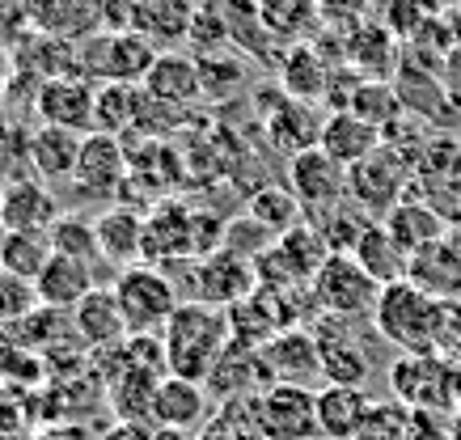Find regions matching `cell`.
<instances>
[{
    "mask_svg": "<svg viewBox=\"0 0 461 440\" xmlns=\"http://www.w3.org/2000/svg\"><path fill=\"white\" fill-rule=\"evenodd\" d=\"M276 250L284 255V263L293 267V275L301 280V284H309L313 275H318V267L330 258V246H326V238H321L313 225H296L288 229L280 242H276Z\"/></svg>",
    "mask_w": 461,
    "mask_h": 440,
    "instance_id": "obj_40",
    "label": "cell"
},
{
    "mask_svg": "<svg viewBox=\"0 0 461 440\" xmlns=\"http://www.w3.org/2000/svg\"><path fill=\"white\" fill-rule=\"evenodd\" d=\"M254 9L276 43H309V34L321 22L318 0H254Z\"/></svg>",
    "mask_w": 461,
    "mask_h": 440,
    "instance_id": "obj_35",
    "label": "cell"
},
{
    "mask_svg": "<svg viewBox=\"0 0 461 440\" xmlns=\"http://www.w3.org/2000/svg\"><path fill=\"white\" fill-rule=\"evenodd\" d=\"M81 140L77 131H64V128H39L30 136L26 144V157H30V170L34 178L42 183H72L77 174V157H81Z\"/></svg>",
    "mask_w": 461,
    "mask_h": 440,
    "instance_id": "obj_28",
    "label": "cell"
},
{
    "mask_svg": "<svg viewBox=\"0 0 461 440\" xmlns=\"http://www.w3.org/2000/svg\"><path fill=\"white\" fill-rule=\"evenodd\" d=\"M351 114H360L364 123H373L377 131H393V123L402 119V98L390 81H360L356 94H351Z\"/></svg>",
    "mask_w": 461,
    "mask_h": 440,
    "instance_id": "obj_42",
    "label": "cell"
},
{
    "mask_svg": "<svg viewBox=\"0 0 461 440\" xmlns=\"http://www.w3.org/2000/svg\"><path fill=\"white\" fill-rule=\"evenodd\" d=\"M381 225L390 229V238L402 246L406 255H415V250H423V246L448 238V220L436 212L432 203H420V199H402V203H393L390 212L381 216Z\"/></svg>",
    "mask_w": 461,
    "mask_h": 440,
    "instance_id": "obj_31",
    "label": "cell"
},
{
    "mask_svg": "<svg viewBox=\"0 0 461 440\" xmlns=\"http://www.w3.org/2000/svg\"><path fill=\"white\" fill-rule=\"evenodd\" d=\"M34 26L30 0H0V43H17Z\"/></svg>",
    "mask_w": 461,
    "mask_h": 440,
    "instance_id": "obj_45",
    "label": "cell"
},
{
    "mask_svg": "<svg viewBox=\"0 0 461 440\" xmlns=\"http://www.w3.org/2000/svg\"><path fill=\"white\" fill-rule=\"evenodd\" d=\"M5 136H9V131H0V178H5V166H9V153H5ZM5 183H9V178H5Z\"/></svg>",
    "mask_w": 461,
    "mask_h": 440,
    "instance_id": "obj_48",
    "label": "cell"
},
{
    "mask_svg": "<svg viewBox=\"0 0 461 440\" xmlns=\"http://www.w3.org/2000/svg\"><path fill=\"white\" fill-rule=\"evenodd\" d=\"M94 102H98V85L81 72H68V76L42 81L39 98H34V114L42 119V128H64L77 131V136H89L94 131Z\"/></svg>",
    "mask_w": 461,
    "mask_h": 440,
    "instance_id": "obj_9",
    "label": "cell"
},
{
    "mask_svg": "<svg viewBox=\"0 0 461 440\" xmlns=\"http://www.w3.org/2000/svg\"><path fill=\"white\" fill-rule=\"evenodd\" d=\"M208 415V390L186 377H161L153 390V419L174 432H191Z\"/></svg>",
    "mask_w": 461,
    "mask_h": 440,
    "instance_id": "obj_29",
    "label": "cell"
},
{
    "mask_svg": "<svg viewBox=\"0 0 461 440\" xmlns=\"http://www.w3.org/2000/svg\"><path fill=\"white\" fill-rule=\"evenodd\" d=\"M144 94L169 111H182V106H191L199 102V59L186 56V51H157L153 68L144 76Z\"/></svg>",
    "mask_w": 461,
    "mask_h": 440,
    "instance_id": "obj_21",
    "label": "cell"
},
{
    "mask_svg": "<svg viewBox=\"0 0 461 440\" xmlns=\"http://www.w3.org/2000/svg\"><path fill=\"white\" fill-rule=\"evenodd\" d=\"M406 432H411V407L390 398V402H373L368 407L356 440H406Z\"/></svg>",
    "mask_w": 461,
    "mask_h": 440,
    "instance_id": "obj_44",
    "label": "cell"
},
{
    "mask_svg": "<svg viewBox=\"0 0 461 440\" xmlns=\"http://www.w3.org/2000/svg\"><path fill=\"white\" fill-rule=\"evenodd\" d=\"M47 258H51V238H47V233L14 229V233L0 242V275H14V280L34 284L39 271L47 267Z\"/></svg>",
    "mask_w": 461,
    "mask_h": 440,
    "instance_id": "obj_36",
    "label": "cell"
},
{
    "mask_svg": "<svg viewBox=\"0 0 461 440\" xmlns=\"http://www.w3.org/2000/svg\"><path fill=\"white\" fill-rule=\"evenodd\" d=\"M351 322H343V318H321L318 327V355H321V377L330 385H368V373H373V364H368V355L360 352V343L348 339Z\"/></svg>",
    "mask_w": 461,
    "mask_h": 440,
    "instance_id": "obj_16",
    "label": "cell"
},
{
    "mask_svg": "<svg viewBox=\"0 0 461 440\" xmlns=\"http://www.w3.org/2000/svg\"><path fill=\"white\" fill-rule=\"evenodd\" d=\"M393 89H398L406 114H415V119L432 123V128H448V123H453L457 102H453V94H448V85H445V76H440V72L420 68V64L402 59L398 72H393Z\"/></svg>",
    "mask_w": 461,
    "mask_h": 440,
    "instance_id": "obj_15",
    "label": "cell"
},
{
    "mask_svg": "<svg viewBox=\"0 0 461 440\" xmlns=\"http://www.w3.org/2000/svg\"><path fill=\"white\" fill-rule=\"evenodd\" d=\"M445 26H448V39H453V51H448V56H461V9H448Z\"/></svg>",
    "mask_w": 461,
    "mask_h": 440,
    "instance_id": "obj_46",
    "label": "cell"
},
{
    "mask_svg": "<svg viewBox=\"0 0 461 440\" xmlns=\"http://www.w3.org/2000/svg\"><path fill=\"white\" fill-rule=\"evenodd\" d=\"M0 203H5V216H9V229L47 233L59 216L56 195H51V186L42 178H9L0 186Z\"/></svg>",
    "mask_w": 461,
    "mask_h": 440,
    "instance_id": "obj_25",
    "label": "cell"
},
{
    "mask_svg": "<svg viewBox=\"0 0 461 440\" xmlns=\"http://www.w3.org/2000/svg\"><path fill=\"white\" fill-rule=\"evenodd\" d=\"M98 229V250L102 263H111L114 271H127L144 263V212L131 203H114L94 220Z\"/></svg>",
    "mask_w": 461,
    "mask_h": 440,
    "instance_id": "obj_17",
    "label": "cell"
},
{
    "mask_svg": "<svg viewBox=\"0 0 461 440\" xmlns=\"http://www.w3.org/2000/svg\"><path fill=\"white\" fill-rule=\"evenodd\" d=\"M30 17H34V30L89 39V30L102 26V0H30Z\"/></svg>",
    "mask_w": 461,
    "mask_h": 440,
    "instance_id": "obj_34",
    "label": "cell"
},
{
    "mask_svg": "<svg viewBox=\"0 0 461 440\" xmlns=\"http://www.w3.org/2000/svg\"><path fill=\"white\" fill-rule=\"evenodd\" d=\"M68 322H72V335H77L85 347H98V352L119 347V343L127 339V322H123V313H119V301H114L111 288H94V292L68 313Z\"/></svg>",
    "mask_w": 461,
    "mask_h": 440,
    "instance_id": "obj_23",
    "label": "cell"
},
{
    "mask_svg": "<svg viewBox=\"0 0 461 440\" xmlns=\"http://www.w3.org/2000/svg\"><path fill=\"white\" fill-rule=\"evenodd\" d=\"M9 233H14V229H9V216H5V203H0V242H5Z\"/></svg>",
    "mask_w": 461,
    "mask_h": 440,
    "instance_id": "obj_49",
    "label": "cell"
},
{
    "mask_svg": "<svg viewBox=\"0 0 461 440\" xmlns=\"http://www.w3.org/2000/svg\"><path fill=\"white\" fill-rule=\"evenodd\" d=\"M351 258H356V263H360V267L368 271V275H373L381 288L406 280V263H411V255H406L402 246L393 242L390 229L381 225V220H368V229L360 233V242H356Z\"/></svg>",
    "mask_w": 461,
    "mask_h": 440,
    "instance_id": "obj_32",
    "label": "cell"
},
{
    "mask_svg": "<svg viewBox=\"0 0 461 440\" xmlns=\"http://www.w3.org/2000/svg\"><path fill=\"white\" fill-rule=\"evenodd\" d=\"M258 292V271L246 258L229 255V250H212L195 263V297L203 305H216V310H233L246 297Z\"/></svg>",
    "mask_w": 461,
    "mask_h": 440,
    "instance_id": "obj_12",
    "label": "cell"
},
{
    "mask_svg": "<svg viewBox=\"0 0 461 440\" xmlns=\"http://www.w3.org/2000/svg\"><path fill=\"white\" fill-rule=\"evenodd\" d=\"M348 56H351V68L368 72V81H385L402 64V51L393 43V30L373 26V22H364V26H356L348 34Z\"/></svg>",
    "mask_w": 461,
    "mask_h": 440,
    "instance_id": "obj_33",
    "label": "cell"
},
{
    "mask_svg": "<svg viewBox=\"0 0 461 440\" xmlns=\"http://www.w3.org/2000/svg\"><path fill=\"white\" fill-rule=\"evenodd\" d=\"M224 30H229V39L241 47V51H258V59L263 64H276V39L263 30V22H258V9H254V0H229L224 4Z\"/></svg>",
    "mask_w": 461,
    "mask_h": 440,
    "instance_id": "obj_41",
    "label": "cell"
},
{
    "mask_svg": "<svg viewBox=\"0 0 461 440\" xmlns=\"http://www.w3.org/2000/svg\"><path fill=\"white\" fill-rule=\"evenodd\" d=\"M254 427L263 440H318V390L267 385V394L254 398Z\"/></svg>",
    "mask_w": 461,
    "mask_h": 440,
    "instance_id": "obj_8",
    "label": "cell"
},
{
    "mask_svg": "<svg viewBox=\"0 0 461 440\" xmlns=\"http://www.w3.org/2000/svg\"><path fill=\"white\" fill-rule=\"evenodd\" d=\"M393 398L411 411H453L461 398V377L440 355H402L390 369Z\"/></svg>",
    "mask_w": 461,
    "mask_h": 440,
    "instance_id": "obj_7",
    "label": "cell"
},
{
    "mask_svg": "<svg viewBox=\"0 0 461 440\" xmlns=\"http://www.w3.org/2000/svg\"><path fill=\"white\" fill-rule=\"evenodd\" d=\"M258 119H263V131L271 136V144H276V148H288L293 157L318 144L321 119L313 114V106H309V102L288 98L284 89H280V94H271V102L258 111Z\"/></svg>",
    "mask_w": 461,
    "mask_h": 440,
    "instance_id": "obj_19",
    "label": "cell"
},
{
    "mask_svg": "<svg viewBox=\"0 0 461 440\" xmlns=\"http://www.w3.org/2000/svg\"><path fill=\"white\" fill-rule=\"evenodd\" d=\"M144 85H123V81H102L98 85V102H94V131L102 136H136L144 114Z\"/></svg>",
    "mask_w": 461,
    "mask_h": 440,
    "instance_id": "obj_30",
    "label": "cell"
},
{
    "mask_svg": "<svg viewBox=\"0 0 461 440\" xmlns=\"http://www.w3.org/2000/svg\"><path fill=\"white\" fill-rule=\"evenodd\" d=\"M166 343V369L169 377H186V382H208L221 355L233 343V327H229V310L203 305V301H182L174 318L161 330Z\"/></svg>",
    "mask_w": 461,
    "mask_h": 440,
    "instance_id": "obj_2",
    "label": "cell"
},
{
    "mask_svg": "<svg viewBox=\"0 0 461 440\" xmlns=\"http://www.w3.org/2000/svg\"><path fill=\"white\" fill-rule=\"evenodd\" d=\"M9 56H5V43H0V98H5V89H9Z\"/></svg>",
    "mask_w": 461,
    "mask_h": 440,
    "instance_id": "obj_47",
    "label": "cell"
},
{
    "mask_svg": "<svg viewBox=\"0 0 461 440\" xmlns=\"http://www.w3.org/2000/svg\"><path fill=\"white\" fill-rule=\"evenodd\" d=\"M263 352V364H267V377L271 385H305L313 390L321 377V355H318V335H309L305 327H288L280 335H271V339L258 347Z\"/></svg>",
    "mask_w": 461,
    "mask_h": 440,
    "instance_id": "obj_13",
    "label": "cell"
},
{
    "mask_svg": "<svg viewBox=\"0 0 461 440\" xmlns=\"http://www.w3.org/2000/svg\"><path fill=\"white\" fill-rule=\"evenodd\" d=\"M276 242H280V238H276L271 229L258 225V220H254V216L246 212V216H238V220H229V225H224L221 250H229V255L246 258V263H258V258H263Z\"/></svg>",
    "mask_w": 461,
    "mask_h": 440,
    "instance_id": "obj_43",
    "label": "cell"
},
{
    "mask_svg": "<svg viewBox=\"0 0 461 440\" xmlns=\"http://www.w3.org/2000/svg\"><path fill=\"white\" fill-rule=\"evenodd\" d=\"M250 216L271 229L276 238H284L288 229L305 225V203L293 195V186H258L250 199Z\"/></svg>",
    "mask_w": 461,
    "mask_h": 440,
    "instance_id": "obj_39",
    "label": "cell"
},
{
    "mask_svg": "<svg viewBox=\"0 0 461 440\" xmlns=\"http://www.w3.org/2000/svg\"><path fill=\"white\" fill-rule=\"evenodd\" d=\"M127 174H131V157H127L123 140H119V136L89 131V136L81 140L77 174H72L77 195H85V199H111V195H119V186L127 183Z\"/></svg>",
    "mask_w": 461,
    "mask_h": 440,
    "instance_id": "obj_10",
    "label": "cell"
},
{
    "mask_svg": "<svg viewBox=\"0 0 461 440\" xmlns=\"http://www.w3.org/2000/svg\"><path fill=\"white\" fill-rule=\"evenodd\" d=\"M186 255H199L195 246V212L178 199H161L153 212L144 216V263L169 267Z\"/></svg>",
    "mask_w": 461,
    "mask_h": 440,
    "instance_id": "obj_11",
    "label": "cell"
},
{
    "mask_svg": "<svg viewBox=\"0 0 461 440\" xmlns=\"http://www.w3.org/2000/svg\"><path fill=\"white\" fill-rule=\"evenodd\" d=\"M199 59V94L212 102H233L246 94L250 85V68L241 56H229V51H212V56H195Z\"/></svg>",
    "mask_w": 461,
    "mask_h": 440,
    "instance_id": "obj_37",
    "label": "cell"
},
{
    "mask_svg": "<svg viewBox=\"0 0 461 440\" xmlns=\"http://www.w3.org/2000/svg\"><path fill=\"white\" fill-rule=\"evenodd\" d=\"M195 4L191 0H136V34L149 39L157 51H178V43L191 34Z\"/></svg>",
    "mask_w": 461,
    "mask_h": 440,
    "instance_id": "obj_26",
    "label": "cell"
},
{
    "mask_svg": "<svg viewBox=\"0 0 461 440\" xmlns=\"http://www.w3.org/2000/svg\"><path fill=\"white\" fill-rule=\"evenodd\" d=\"M111 292L119 301L127 335H161L174 310L182 305L178 284L166 275V267H153V263H136V267L119 271Z\"/></svg>",
    "mask_w": 461,
    "mask_h": 440,
    "instance_id": "obj_3",
    "label": "cell"
},
{
    "mask_svg": "<svg viewBox=\"0 0 461 440\" xmlns=\"http://www.w3.org/2000/svg\"><path fill=\"white\" fill-rule=\"evenodd\" d=\"M406 284H415L420 292H428V297H436V301H461V250H457V242L440 238V242L415 250L411 263H406Z\"/></svg>",
    "mask_w": 461,
    "mask_h": 440,
    "instance_id": "obj_18",
    "label": "cell"
},
{
    "mask_svg": "<svg viewBox=\"0 0 461 440\" xmlns=\"http://www.w3.org/2000/svg\"><path fill=\"white\" fill-rule=\"evenodd\" d=\"M309 292H313V305L321 310V318L360 322V318H373V310H377L381 284L351 255H330L318 267V275L309 280Z\"/></svg>",
    "mask_w": 461,
    "mask_h": 440,
    "instance_id": "obj_4",
    "label": "cell"
},
{
    "mask_svg": "<svg viewBox=\"0 0 461 440\" xmlns=\"http://www.w3.org/2000/svg\"><path fill=\"white\" fill-rule=\"evenodd\" d=\"M373 327L406 355H440L461 339V301H436L415 284H385L373 310Z\"/></svg>",
    "mask_w": 461,
    "mask_h": 440,
    "instance_id": "obj_1",
    "label": "cell"
},
{
    "mask_svg": "<svg viewBox=\"0 0 461 440\" xmlns=\"http://www.w3.org/2000/svg\"><path fill=\"white\" fill-rule=\"evenodd\" d=\"M288 183H293V195L305 203V208H339V203H348V170L330 161V157L321 153L318 144L305 148V153L293 157V166H288Z\"/></svg>",
    "mask_w": 461,
    "mask_h": 440,
    "instance_id": "obj_14",
    "label": "cell"
},
{
    "mask_svg": "<svg viewBox=\"0 0 461 440\" xmlns=\"http://www.w3.org/2000/svg\"><path fill=\"white\" fill-rule=\"evenodd\" d=\"M47 238H51V255L77 258V263H89V267L98 271L102 250H98V229H94V220H85L81 212H59L56 225L47 229Z\"/></svg>",
    "mask_w": 461,
    "mask_h": 440,
    "instance_id": "obj_38",
    "label": "cell"
},
{
    "mask_svg": "<svg viewBox=\"0 0 461 440\" xmlns=\"http://www.w3.org/2000/svg\"><path fill=\"white\" fill-rule=\"evenodd\" d=\"M381 144H385V136H381L373 123H364L360 114H351V111H330L326 119H321L318 148L330 157V161H339L343 170L360 166L364 157L377 153Z\"/></svg>",
    "mask_w": 461,
    "mask_h": 440,
    "instance_id": "obj_20",
    "label": "cell"
},
{
    "mask_svg": "<svg viewBox=\"0 0 461 440\" xmlns=\"http://www.w3.org/2000/svg\"><path fill=\"white\" fill-rule=\"evenodd\" d=\"M94 288L98 284H94V267H89V263L51 255L47 258V267L39 271V280H34V297H39L42 310L72 313L89 292H94Z\"/></svg>",
    "mask_w": 461,
    "mask_h": 440,
    "instance_id": "obj_22",
    "label": "cell"
},
{
    "mask_svg": "<svg viewBox=\"0 0 461 440\" xmlns=\"http://www.w3.org/2000/svg\"><path fill=\"white\" fill-rule=\"evenodd\" d=\"M280 68V89L288 98L296 102H326V85H330V64L321 59V47L318 43H293L288 51H280L276 59Z\"/></svg>",
    "mask_w": 461,
    "mask_h": 440,
    "instance_id": "obj_24",
    "label": "cell"
},
{
    "mask_svg": "<svg viewBox=\"0 0 461 440\" xmlns=\"http://www.w3.org/2000/svg\"><path fill=\"white\" fill-rule=\"evenodd\" d=\"M415 183L411 174V157L393 144H381L377 153H368L360 166L348 170V195L351 203H360L364 212H390L393 203H402L406 191Z\"/></svg>",
    "mask_w": 461,
    "mask_h": 440,
    "instance_id": "obj_6",
    "label": "cell"
},
{
    "mask_svg": "<svg viewBox=\"0 0 461 440\" xmlns=\"http://www.w3.org/2000/svg\"><path fill=\"white\" fill-rule=\"evenodd\" d=\"M373 398L360 385H318V432L326 440H356Z\"/></svg>",
    "mask_w": 461,
    "mask_h": 440,
    "instance_id": "obj_27",
    "label": "cell"
},
{
    "mask_svg": "<svg viewBox=\"0 0 461 440\" xmlns=\"http://www.w3.org/2000/svg\"><path fill=\"white\" fill-rule=\"evenodd\" d=\"M157 47L149 39H140L136 30H102V34H89L81 47H77V68L89 81H123V85H144V76L153 68Z\"/></svg>",
    "mask_w": 461,
    "mask_h": 440,
    "instance_id": "obj_5",
    "label": "cell"
}]
</instances>
